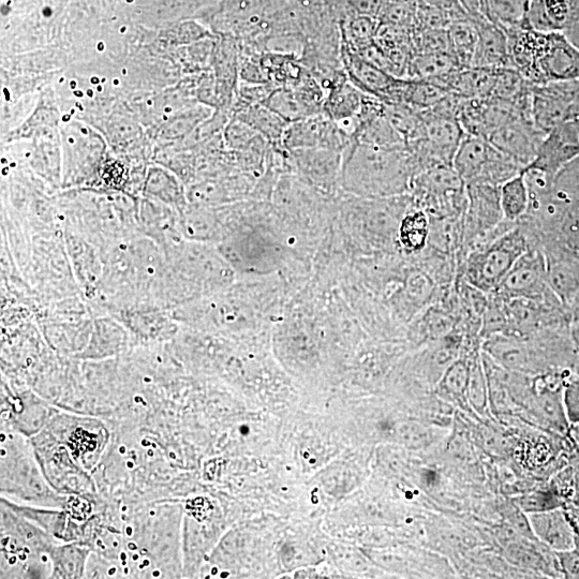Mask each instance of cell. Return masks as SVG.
Instances as JSON below:
<instances>
[{"label": "cell", "mask_w": 579, "mask_h": 579, "mask_svg": "<svg viewBox=\"0 0 579 579\" xmlns=\"http://www.w3.org/2000/svg\"><path fill=\"white\" fill-rule=\"evenodd\" d=\"M560 557L563 568L566 569L568 574L572 577H579V555L572 551H568L562 552Z\"/></svg>", "instance_id": "83f0119b"}, {"label": "cell", "mask_w": 579, "mask_h": 579, "mask_svg": "<svg viewBox=\"0 0 579 579\" xmlns=\"http://www.w3.org/2000/svg\"><path fill=\"white\" fill-rule=\"evenodd\" d=\"M369 95L360 91L347 77L326 94L323 111L352 141L360 127V116Z\"/></svg>", "instance_id": "ba28073f"}, {"label": "cell", "mask_w": 579, "mask_h": 579, "mask_svg": "<svg viewBox=\"0 0 579 579\" xmlns=\"http://www.w3.org/2000/svg\"><path fill=\"white\" fill-rule=\"evenodd\" d=\"M458 69L462 68L451 54H415L408 69L407 79L433 82L441 86L442 82Z\"/></svg>", "instance_id": "9a60e30c"}, {"label": "cell", "mask_w": 579, "mask_h": 579, "mask_svg": "<svg viewBox=\"0 0 579 579\" xmlns=\"http://www.w3.org/2000/svg\"><path fill=\"white\" fill-rule=\"evenodd\" d=\"M527 0H485V14L488 20L507 31L524 27Z\"/></svg>", "instance_id": "ffe728a7"}, {"label": "cell", "mask_w": 579, "mask_h": 579, "mask_svg": "<svg viewBox=\"0 0 579 579\" xmlns=\"http://www.w3.org/2000/svg\"><path fill=\"white\" fill-rule=\"evenodd\" d=\"M534 533L549 547L558 552L572 551L575 545L573 530L567 516L560 510L536 512L530 516Z\"/></svg>", "instance_id": "7c38bea8"}, {"label": "cell", "mask_w": 579, "mask_h": 579, "mask_svg": "<svg viewBox=\"0 0 579 579\" xmlns=\"http://www.w3.org/2000/svg\"><path fill=\"white\" fill-rule=\"evenodd\" d=\"M514 228L469 252L463 267V280L468 285L485 294L498 289L517 260L529 249L524 233Z\"/></svg>", "instance_id": "3957f363"}, {"label": "cell", "mask_w": 579, "mask_h": 579, "mask_svg": "<svg viewBox=\"0 0 579 579\" xmlns=\"http://www.w3.org/2000/svg\"><path fill=\"white\" fill-rule=\"evenodd\" d=\"M345 152L347 186L363 195L391 196L405 191L418 166L408 147L382 148L352 142Z\"/></svg>", "instance_id": "7a4b0ae2"}, {"label": "cell", "mask_w": 579, "mask_h": 579, "mask_svg": "<svg viewBox=\"0 0 579 579\" xmlns=\"http://www.w3.org/2000/svg\"><path fill=\"white\" fill-rule=\"evenodd\" d=\"M530 190L525 171L500 187V203L504 219L517 222L530 209Z\"/></svg>", "instance_id": "2e32d148"}, {"label": "cell", "mask_w": 579, "mask_h": 579, "mask_svg": "<svg viewBox=\"0 0 579 579\" xmlns=\"http://www.w3.org/2000/svg\"><path fill=\"white\" fill-rule=\"evenodd\" d=\"M545 135L530 121L519 118L495 130L487 138L500 152L510 156L525 170L536 159Z\"/></svg>", "instance_id": "52a82bcc"}, {"label": "cell", "mask_w": 579, "mask_h": 579, "mask_svg": "<svg viewBox=\"0 0 579 579\" xmlns=\"http://www.w3.org/2000/svg\"><path fill=\"white\" fill-rule=\"evenodd\" d=\"M497 70L478 67L458 69L441 86L448 93L465 99H486L492 97Z\"/></svg>", "instance_id": "8fae6325"}, {"label": "cell", "mask_w": 579, "mask_h": 579, "mask_svg": "<svg viewBox=\"0 0 579 579\" xmlns=\"http://www.w3.org/2000/svg\"><path fill=\"white\" fill-rule=\"evenodd\" d=\"M511 68L532 86L579 81V48L562 32H507Z\"/></svg>", "instance_id": "6da1fadb"}, {"label": "cell", "mask_w": 579, "mask_h": 579, "mask_svg": "<svg viewBox=\"0 0 579 579\" xmlns=\"http://www.w3.org/2000/svg\"><path fill=\"white\" fill-rule=\"evenodd\" d=\"M341 62L349 80L363 93L384 102L397 77L366 61L358 53L341 48Z\"/></svg>", "instance_id": "9c48e42d"}, {"label": "cell", "mask_w": 579, "mask_h": 579, "mask_svg": "<svg viewBox=\"0 0 579 579\" xmlns=\"http://www.w3.org/2000/svg\"><path fill=\"white\" fill-rule=\"evenodd\" d=\"M579 157V116L567 118L546 133L536 159L527 169L554 180L555 176Z\"/></svg>", "instance_id": "5b68a950"}, {"label": "cell", "mask_w": 579, "mask_h": 579, "mask_svg": "<svg viewBox=\"0 0 579 579\" xmlns=\"http://www.w3.org/2000/svg\"><path fill=\"white\" fill-rule=\"evenodd\" d=\"M531 86L517 70L513 68H500L497 70V78L492 97L504 101L516 102L530 91Z\"/></svg>", "instance_id": "44dd1931"}, {"label": "cell", "mask_w": 579, "mask_h": 579, "mask_svg": "<svg viewBox=\"0 0 579 579\" xmlns=\"http://www.w3.org/2000/svg\"><path fill=\"white\" fill-rule=\"evenodd\" d=\"M472 21L477 26L478 43L471 67L511 68L506 31L487 18Z\"/></svg>", "instance_id": "30bf717a"}, {"label": "cell", "mask_w": 579, "mask_h": 579, "mask_svg": "<svg viewBox=\"0 0 579 579\" xmlns=\"http://www.w3.org/2000/svg\"><path fill=\"white\" fill-rule=\"evenodd\" d=\"M353 141L324 112L288 125L282 146L288 151L328 148L341 152Z\"/></svg>", "instance_id": "8992f818"}, {"label": "cell", "mask_w": 579, "mask_h": 579, "mask_svg": "<svg viewBox=\"0 0 579 579\" xmlns=\"http://www.w3.org/2000/svg\"><path fill=\"white\" fill-rule=\"evenodd\" d=\"M564 408L568 419L579 424V378L573 380L564 392Z\"/></svg>", "instance_id": "484cf974"}, {"label": "cell", "mask_w": 579, "mask_h": 579, "mask_svg": "<svg viewBox=\"0 0 579 579\" xmlns=\"http://www.w3.org/2000/svg\"><path fill=\"white\" fill-rule=\"evenodd\" d=\"M379 26L374 17L359 14L341 26V48L360 53L376 42Z\"/></svg>", "instance_id": "ac0fdd59"}, {"label": "cell", "mask_w": 579, "mask_h": 579, "mask_svg": "<svg viewBox=\"0 0 579 579\" xmlns=\"http://www.w3.org/2000/svg\"><path fill=\"white\" fill-rule=\"evenodd\" d=\"M428 218L423 212L408 216L402 226V241L407 248L419 250L428 237Z\"/></svg>", "instance_id": "603a6c76"}, {"label": "cell", "mask_w": 579, "mask_h": 579, "mask_svg": "<svg viewBox=\"0 0 579 579\" xmlns=\"http://www.w3.org/2000/svg\"><path fill=\"white\" fill-rule=\"evenodd\" d=\"M494 292L503 299L522 298L548 303V293L554 292L547 282L546 258L540 251L529 248Z\"/></svg>", "instance_id": "277c9868"}, {"label": "cell", "mask_w": 579, "mask_h": 579, "mask_svg": "<svg viewBox=\"0 0 579 579\" xmlns=\"http://www.w3.org/2000/svg\"><path fill=\"white\" fill-rule=\"evenodd\" d=\"M549 288L560 301L570 303L579 292V261L568 258H546Z\"/></svg>", "instance_id": "5bb4252c"}, {"label": "cell", "mask_w": 579, "mask_h": 579, "mask_svg": "<svg viewBox=\"0 0 579 579\" xmlns=\"http://www.w3.org/2000/svg\"><path fill=\"white\" fill-rule=\"evenodd\" d=\"M242 116L243 123L254 129L267 142L282 146V138L289 125L284 118L264 105L248 107Z\"/></svg>", "instance_id": "e0dca14e"}, {"label": "cell", "mask_w": 579, "mask_h": 579, "mask_svg": "<svg viewBox=\"0 0 579 579\" xmlns=\"http://www.w3.org/2000/svg\"><path fill=\"white\" fill-rule=\"evenodd\" d=\"M491 150V143L481 136L465 135L453 159V169L466 185L477 182Z\"/></svg>", "instance_id": "4fadbf2b"}, {"label": "cell", "mask_w": 579, "mask_h": 579, "mask_svg": "<svg viewBox=\"0 0 579 579\" xmlns=\"http://www.w3.org/2000/svg\"><path fill=\"white\" fill-rule=\"evenodd\" d=\"M448 32L452 56L460 68H470L477 49V26L471 19H460L451 24Z\"/></svg>", "instance_id": "d6986e66"}, {"label": "cell", "mask_w": 579, "mask_h": 579, "mask_svg": "<svg viewBox=\"0 0 579 579\" xmlns=\"http://www.w3.org/2000/svg\"><path fill=\"white\" fill-rule=\"evenodd\" d=\"M544 5L549 19L555 25L557 31L568 23L570 18V5L568 0H544Z\"/></svg>", "instance_id": "d4e9b609"}, {"label": "cell", "mask_w": 579, "mask_h": 579, "mask_svg": "<svg viewBox=\"0 0 579 579\" xmlns=\"http://www.w3.org/2000/svg\"><path fill=\"white\" fill-rule=\"evenodd\" d=\"M553 189L558 198L579 203V157L555 176Z\"/></svg>", "instance_id": "7402d4cb"}, {"label": "cell", "mask_w": 579, "mask_h": 579, "mask_svg": "<svg viewBox=\"0 0 579 579\" xmlns=\"http://www.w3.org/2000/svg\"><path fill=\"white\" fill-rule=\"evenodd\" d=\"M469 376L470 365L464 360L456 361L445 371L441 383L443 391L453 396L464 395L468 392Z\"/></svg>", "instance_id": "cb8c5ba5"}, {"label": "cell", "mask_w": 579, "mask_h": 579, "mask_svg": "<svg viewBox=\"0 0 579 579\" xmlns=\"http://www.w3.org/2000/svg\"><path fill=\"white\" fill-rule=\"evenodd\" d=\"M460 6L471 20L486 18L485 0H458Z\"/></svg>", "instance_id": "4316f807"}]
</instances>
